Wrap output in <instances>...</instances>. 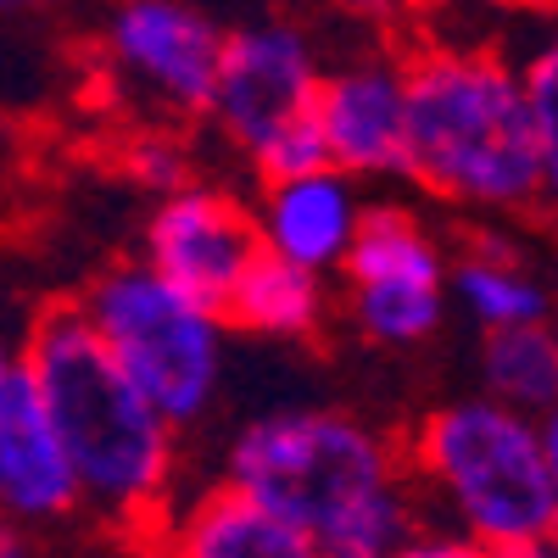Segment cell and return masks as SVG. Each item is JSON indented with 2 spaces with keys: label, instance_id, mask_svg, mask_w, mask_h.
<instances>
[{
  "label": "cell",
  "instance_id": "1",
  "mask_svg": "<svg viewBox=\"0 0 558 558\" xmlns=\"http://www.w3.org/2000/svg\"><path fill=\"white\" fill-rule=\"evenodd\" d=\"M17 368L73 463L78 502L140 547L173 508V425L123 375L78 302L34 313Z\"/></svg>",
  "mask_w": 558,
  "mask_h": 558
},
{
  "label": "cell",
  "instance_id": "2",
  "mask_svg": "<svg viewBox=\"0 0 558 558\" xmlns=\"http://www.w3.org/2000/svg\"><path fill=\"white\" fill-rule=\"evenodd\" d=\"M229 481L330 558H386L418 531L402 447L352 413L286 408L252 418L229 447Z\"/></svg>",
  "mask_w": 558,
  "mask_h": 558
},
{
  "label": "cell",
  "instance_id": "3",
  "mask_svg": "<svg viewBox=\"0 0 558 558\" xmlns=\"http://www.w3.org/2000/svg\"><path fill=\"white\" fill-rule=\"evenodd\" d=\"M402 173L475 213H531L542 173L520 68L492 51L418 57L408 68Z\"/></svg>",
  "mask_w": 558,
  "mask_h": 558
},
{
  "label": "cell",
  "instance_id": "4",
  "mask_svg": "<svg viewBox=\"0 0 558 558\" xmlns=\"http://www.w3.org/2000/svg\"><path fill=\"white\" fill-rule=\"evenodd\" d=\"M402 463L413 486H425L452 514V531L492 553L542 542L553 525L558 492L542 447V418L497 397L430 408L413 425Z\"/></svg>",
  "mask_w": 558,
  "mask_h": 558
},
{
  "label": "cell",
  "instance_id": "5",
  "mask_svg": "<svg viewBox=\"0 0 558 558\" xmlns=\"http://www.w3.org/2000/svg\"><path fill=\"white\" fill-rule=\"evenodd\" d=\"M123 375L157 402L168 425L207 413L223 368V318L179 296L146 263L107 268L78 302Z\"/></svg>",
  "mask_w": 558,
  "mask_h": 558
},
{
  "label": "cell",
  "instance_id": "6",
  "mask_svg": "<svg viewBox=\"0 0 558 558\" xmlns=\"http://www.w3.org/2000/svg\"><path fill=\"white\" fill-rule=\"evenodd\" d=\"M347 302L363 341L418 347L436 336L447 307V263L425 223L402 207H363L341 257Z\"/></svg>",
  "mask_w": 558,
  "mask_h": 558
},
{
  "label": "cell",
  "instance_id": "7",
  "mask_svg": "<svg viewBox=\"0 0 558 558\" xmlns=\"http://www.w3.org/2000/svg\"><path fill=\"white\" fill-rule=\"evenodd\" d=\"M318 62L313 45L286 23H252L223 34L207 112L223 123L246 157H263L279 134L318 118Z\"/></svg>",
  "mask_w": 558,
  "mask_h": 558
},
{
  "label": "cell",
  "instance_id": "8",
  "mask_svg": "<svg viewBox=\"0 0 558 558\" xmlns=\"http://www.w3.org/2000/svg\"><path fill=\"white\" fill-rule=\"evenodd\" d=\"M257 252H263L257 213H246L229 191L179 184L146 223V268L218 318Z\"/></svg>",
  "mask_w": 558,
  "mask_h": 558
},
{
  "label": "cell",
  "instance_id": "9",
  "mask_svg": "<svg viewBox=\"0 0 558 558\" xmlns=\"http://www.w3.org/2000/svg\"><path fill=\"white\" fill-rule=\"evenodd\" d=\"M112 68L173 112H207L223 28L191 0H118L107 23Z\"/></svg>",
  "mask_w": 558,
  "mask_h": 558
},
{
  "label": "cell",
  "instance_id": "10",
  "mask_svg": "<svg viewBox=\"0 0 558 558\" xmlns=\"http://www.w3.org/2000/svg\"><path fill=\"white\" fill-rule=\"evenodd\" d=\"M318 134L341 173H402L408 157V68L357 62L318 78Z\"/></svg>",
  "mask_w": 558,
  "mask_h": 558
},
{
  "label": "cell",
  "instance_id": "11",
  "mask_svg": "<svg viewBox=\"0 0 558 558\" xmlns=\"http://www.w3.org/2000/svg\"><path fill=\"white\" fill-rule=\"evenodd\" d=\"M146 558H313V542L274 514L268 502L241 492L235 481H218L184 508H168L157 531L140 542Z\"/></svg>",
  "mask_w": 558,
  "mask_h": 558
},
{
  "label": "cell",
  "instance_id": "12",
  "mask_svg": "<svg viewBox=\"0 0 558 558\" xmlns=\"http://www.w3.org/2000/svg\"><path fill=\"white\" fill-rule=\"evenodd\" d=\"M78 502L73 463L45 418L28 375L17 368L12 386L0 391V520L12 525H51L68 520Z\"/></svg>",
  "mask_w": 558,
  "mask_h": 558
},
{
  "label": "cell",
  "instance_id": "13",
  "mask_svg": "<svg viewBox=\"0 0 558 558\" xmlns=\"http://www.w3.org/2000/svg\"><path fill=\"white\" fill-rule=\"evenodd\" d=\"M357 196L341 168H313L296 179H274L263 191V213H257V235L263 252L302 263L313 274L341 268L352 229H357Z\"/></svg>",
  "mask_w": 558,
  "mask_h": 558
},
{
  "label": "cell",
  "instance_id": "14",
  "mask_svg": "<svg viewBox=\"0 0 558 558\" xmlns=\"http://www.w3.org/2000/svg\"><path fill=\"white\" fill-rule=\"evenodd\" d=\"M324 318V286L318 274L302 268V263H286L274 252H257L252 268L241 274L235 296L223 307V324L235 330H252V336H274V341H296V336H313Z\"/></svg>",
  "mask_w": 558,
  "mask_h": 558
},
{
  "label": "cell",
  "instance_id": "15",
  "mask_svg": "<svg viewBox=\"0 0 558 558\" xmlns=\"http://www.w3.org/2000/svg\"><path fill=\"white\" fill-rule=\"evenodd\" d=\"M481 375H486V397L542 418L558 402V336L547 330V318L486 330Z\"/></svg>",
  "mask_w": 558,
  "mask_h": 558
},
{
  "label": "cell",
  "instance_id": "16",
  "mask_svg": "<svg viewBox=\"0 0 558 558\" xmlns=\"http://www.w3.org/2000/svg\"><path fill=\"white\" fill-rule=\"evenodd\" d=\"M452 296L463 302L481 330H508V324H536L547 318V291L531 279L502 241H481L470 257L452 268Z\"/></svg>",
  "mask_w": 558,
  "mask_h": 558
},
{
  "label": "cell",
  "instance_id": "17",
  "mask_svg": "<svg viewBox=\"0 0 558 558\" xmlns=\"http://www.w3.org/2000/svg\"><path fill=\"white\" fill-rule=\"evenodd\" d=\"M520 84H525V107H531V129H536V173H542L536 207L558 229V28L525 57Z\"/></svg>",
  "mask_w": 558,
  "mask_h": 558
},
{
  "label": "cell",
  "instance_id": "18",
  "mask_svg": "<svg viewBox=\"0 0 558 558\" xmlns=\"http://www.w3.org/2000/svg\"><path fill=\"white\" fill-rule=\"evenodd\" d=\"M386 558H497V553L481 547V542H470V536H458V531H413Z\"/></svg>",
  "mask_w": 558,
  "mask_h": 558
},
{
  "label": "cell",
  "instance_id": "19",
  "mask_svg": "<svg viewBox=\"0 0 558 558\" xmlns=\"http://www.w3.org/2000/svg\"><path fill=\"white\" fill-rule=\"evenodd\" d=\"M542 447H547V470H553V492H558V402L542 413Z\"/></svg>",
  "mask_w": 558,
  "mask_h": 558
},
{
  "label": "cell",
  "instance_id": "20",
  "mask_svg": "<svg viewBox=\"0 0 558 558\" xmlns=\"http://www.w3.org/2000/svg\"><path fill=\"white\" fill-rule=\"evenodd\" d=\"M497 558H558V553H553V542L542 536V542H520V547H508V553H497Z\"/></svg>",
  "mask_w": 558,
  "mask_h": 558
},
{
  "label": "cell",
  "instance_id": "21",
  "mask_svg": "<svg viewBox=\"0 0 558 558\" xmlns=\"http://www.w3.org/2000/svg\"><path fill=\"white\" fill-rule=\"evenodd\" d=\"M12 375H17V352H12L7 341H0V391L12 386Z\"/></svg>",
  "mask_w": 558,
  "mask_h": 558
},
{
  "label": "cell",
  "instance_id": "22",
  "mask_svg": "<svg viewBox=\"0 0 558 558\" xmlns=\"http://www.w3.org/2000/svg\"><path fill=\"white\" fill-rule=\"evenodd\" d=\"M547 542H553V553H558V508H553V525H547Z\"/></svg>",
  "mask_w": 558,
  "mask_h": 558
},
{
  "label": "cell",
  "instance_id": "23",
  "mask_svg": "<svg viewBox=\"0 0 558 558\" xmlns=\"http://www.w3.org/2000/svg\"><path fill=\"white\" fill-rule=\"evenodd\" d=\"M0 7H34V0H0Z\"/></svg>",
  "mask_w": 558,
  "mask_h": 558
},
{
  "label": "cell",
  "instance_id": "24",
  "mask_svg": "<svg viewBox=\"0 0 558 558\" xmlns=\"http://www.w3.org/2000/svg\"><path fill=\"white\" fill-rule=\"evenodd\" d=\"M313 558H330V553H313Z\"/></svg>",
  "mask_w": 558,
  "mask_h": 558
},
{
  "label": "cell",
  "instance_id": "25",
  "mask_svg": "<svg viewBox=\"0 0 558 558\" xmlns=\"http://www.w3.org/2000/svg\"><path fill=\"white\" fill-rule=\"evenodd\" d=\"M134 558H146V553H134Z\"/></svg>",
  "mask_w": 558,
  "mask_h": 558
},
{
  "label": "cell",
  "instance_id": "26",
  "mask_svg": "<svg viewBox=\"0 0 558 558\" xmlns=\"http://www.w3.org/2000/svg\"><path fill=\"white\" fill-rule=\"evenodd\" d=\"M547 7H553V0H547Z\"/></svg>",
  "mask_w": 558,
  "mask_h": 558
},
{
  "label": "cell",
  "instance_id": "27",
  "mask_svg": "<svg viewBox=\"0 0 558 558\" xmlns=\"http://www.w3.org/2000/svg\"><path fill=\"white\" fill-rule=\"evenodd\" d=\"M553 7H558V0H553Z\"/></svg>",
  "mask_w": 558,
  "mask_h": 558
}]
</instances>
